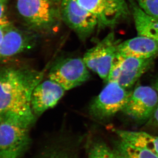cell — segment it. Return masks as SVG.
Listing matches in <instances>:
<instances>
[{
  "label": "cell",
  "instance_id": "6da1fadb",
  "mask_svg": "<svg viewBox=\"0 0 158 158\" xmlns=\"http://www.w3.org/2000/svg\"><path fill=\"white\" fill-rule=\"evenodd\" d=\"M44 74V71L23 68L0 70V123L30 128L36 118L31 106L32 94Z\"/></svg>",
  "mask_w": 158,
  "mask_h": 158
},
{
  "label": "cell",
  "instance_id": "7a4b0ae2",
  "mask_svg": "<svg viewBox=\"0 0 158 158\" xmlns=\"http://www.w3.org/2000/svg\"><path fill=\"white\" fill-rule=\"evenodd\" d=\"M131 91L123 88L114 81L107 82L100 94L91 102L89 108L91 116L104 120L122 111Z\"/></svg>",
  "mask_w": 158,
  "mask_h": 158
},
{
  "label": "cell",
  "instance_id": "3957f363",
  "mask_svg": "<svg viewBox=\"0 0 158 158\" xmlns=\"http://www.w3.org/2000/svg\"><path fill=\"white\" fill-rule=\"evenodd\" d=\"M119 41L115 34H108L94 47L88 50L83 57L87 67L106 81L118 53Z\"/></svg>",
  "mask_w": 158,
  "mask_h": 158
},
{
  "label": "cell",
  "instance_id": "277c9868",
  "mask_svg": "<svg viewBox=\"0 0 158 158\" xmlns=\"http://www.w3.org/2000/svg\"><path fill=\"white\" fill-rule=\"evenodd\" d=\"M79 4L93 14L99 27H113L126 19L130 14L125 0H77Z\"/></svg>",
  "mask_w": 158,
  "mask_h": 158
},
{
  "label": "cell",
  "instance_id": "5b68a950",
  "mask_svg": "<svg viewBox=\"0 0 158 158\" xmlns=\"http://www.w3.org/2000/svg\"><path fill=\"white\" fill-rule=\"evenodd\" d=\"M16 8L27 23L39 29L51 28L61 17L51 0H17Z\"/></svg>",
  "mask_w": 158,
  "mask_h": 158
},
{
  "label": "cell",
  "instance_id": "8992f818",
  "mask_svg": "<svg viewBox=\"0 0 158 158\" xmlns=\"http://www.w3.org/2000/svg\"><path fill=\"white\" fill-rule=\"evenodd\" d=\"M154 59L124 56L117 53L106 82L114 81L126 89L131 88L151 68Z\"/></svg>",
  "mask_w": 158,
  "mask_h": 158
},
{
  "label": "cell",
  "instance_id": "52a82bcc",
  "mask_svg": "<svg viewBox=\"0 0 158 158\" xmlns=\"http://www.w3.org/2000/svg\"><path fill=\"white\" fill-rule=\"evenodd\" d=\"M48 77L66 91L88 81L90 73L83 58L70 57L60 60L54 64L49 71Z\"/></svg>",
  "mask_w": 158,
  "mask_h": 158
},
{
  "label": "cell",
  "instance_id": "ba28073f",
  "mask_svg": "<svg viewBox=\"0 0 158 158\" xmlns=\"http://www.w3.org/2000/svg\"><path fill=\"white\" fill-rule=\"evenodd\" d=\"M30 144L29 128L10 122L0 123V158H21Z\"/></svg>",
  "mask_w": 158,
  "mask_h": 158
},
{
  "label": "cell",
  "instance_id": "9c48e42d",
  "mask_svg": "<svg viewBox=\"0 0 158 158\" xmlns=\"http://www.w3.org/2000/svg\"><path fill=\"white\" fill-rule=\"evenodd\" d=\"M60 4L61 18L81 39L85 40L99 27L96 18L82 7L77 0H61Z\"/></svg>",
  "mask_w": 158,
  "mask_h": 158
},
{
  "label": "cell",
  "instance_id": "30bf717a",
  "mask_svg": "<svg viewBox=\"0 0 158 158\" xmlns=\"http://www.w3.org/2000/svg\"><path fill=\"white\" fill-rule=\"evenodd\" d=\"M158 102V92L154 87L139 85L131 92L122 112L137 121H147L153 116Z\"/></svg>",
  "mask_w": 158,
  "mask_h": 158
},
{
  "label": "cell",
  "instance_id": "8fae6325",
  "mask_svg": "<svg viewBox=\"0 0 158 158\" xmlns=\"http://www.w3.org/2000/svg\"><path fill=\"white\" fill-rule=\"evenodd\" d=\"M65 90L58 83L49 79L41 81L33 91L31 106L35 116H39L55 107L64 96Z\"/></svg>",
  "mask_w": 158,
  "mask_h": 158
},
{
  "label": "cell",
  "instance_id": "7c38bea8",
  "mask_svg": "<svg viewBox=\"0 0 158 158\" xmlns=\"http://www.w3.org/2000/svg\"><path fill=\"white\" fill-rule=\"evenodd\" d=\"M118 53L124 56L154 58L158 54V42L149 37L138 35L120 43Z\"/></svg>",
  "mask_w": 158,
  "mask_h": 158
},
{
  "label": "cell",
  "instance_id": "4fadbf2b",
  "mask_svg": "<svg viewBox=\"0 0 158 158\" xmlns=\"http://www.w3.org/2000/svg\"><path fill=\"white\" fill-rule=\"evenodd\" d=\"M33 42L30 35L9 25L0 44V58L10 57L23 52L32 47Z\"/></svg>",
  "mask_w": 158,
  "mask_h": 158
},
{
  "label": "cell",
  "instance_id": "5bb4252c",
  "mask_svg": "<svg viewBox=\"0 0 158 158\" xmlns=\"http://www.w3.org/2000/svg\"><path fill=\"white\" fill-rule=\"evenodd\" d=\"M130 9L138 35L149 37L158 42V20L145 13L135 1L130 0Z\"/></svg>",
  "mask_w": 158,
  "mask_h": 158
},
{
  "label": "cell",
  "instance_id": "9a60e30c",
  "mask_svg": "<svg viewBox=\"0 0 158 158\" xmlns=\"http://www.w3.org/2000/svg\"><path fill=\"white\" fill-rule=\"evenodd\" d=\"M121 140L134 146L150 151L158 156V136L144 131H134L115 129Z\"/></svg>",
  "mask_w": 158,
  "mask_h": 158
},
{
  "label": "cell",
  "instance_id": "2e32d148",
  "mask_svg": "<svg viewBox=\"0 0 158 158\" xmlns=\"http://www.w3.org/2000/svg\"><path fill=\"white\" fill-rule=\"evenodd\" d=\"M116 158H158L147 149L139 148L121 140L116 142L113 149Z\"/></svg>",
  "mask_w": 158,
  "mask_h": 158
},
{
  "label": "cell",
  "instance_id": "e0dca14e",
  "mask_svg": "<svg viewBox=\"0 0 158 158\" xmlns=\"http://www.w3.org/2000/svg\"><path fill=\"white\" fill-rule=\"evenodd\" d=\"M37 158H78L75 152L67 146H55L46 149Z\"/></svg>",
  "mask_w": 158,
  "mask_h": 158
},
{
  "label": "cell",
  "instance_id": "ac0fdd59",
  "mask_svg": "<svg viewBox=\"0 0 158 158\" xmlns=\"http://www.w3.org/2000/svg\"><path fill=\"white\" fill-rule=\"evenodd\" d=\"M88 158H116L113 150L105 143L94 142L88 151Z\"/></svg>",
  "mask_w": 158,
  "mask_h": 158
},
{
  "label": "cell",
  "instance_id": "d6986e66",
  "mask_svg": "<svg viewBox=\"0 0 158 158\" xmlns=\"http://www.w3.org/2000/svg\"><path fill=\"white\" fill-rule=\"evenodd\" d=\"M135 2L145 13L158 21V0H135Z\"/></svg>",
  "mask_w": 158,
  "mask_h": 158
},
{
  "label": "cell",
  "instance_id": "ffe728a7",
  "mask_svg": "<svg viewBox=\"0 0 158 158\" xmlns=\"http://www.w3.org/2000/svg\"><path fill=\"white\" fill-rule=\"evenodd\" d=\"M7 3L8 0H0V24L5 25L10 24L9 21L5 16Z\"/></svg>",
  "mask_w": 158,
  "mask_h": 158
},
{
  "label": "cell",
  "instance_id": "44dd1931",
  "mask_svg": "<svg viewBox=\"0 0 158 158\" xmlns=\"http://www.w3.org/2000/svg\"><path fill=\"white\" fill-rule=\"evenodd\" d=\"M154 87L156 89L158 94V79L154 83ZM152 118L154 120V122L155 123L156 125L158 127V102L157 108H156V110L155 113H154Z\"/></svg>",
  "mask_w": 158,
  "mask_h": 158
},
{
  "label": "cell",
  "instance_id": "7402d4cb",
  "mask_svg": "<svg viewBox=\"0 0 158 158\" xmlns=\"http://www.w3.org/2000/svg\"><path fill=\"white\" fill-rule=\"evenodd\" d=\"M8 25H5L0 24V44L1 43L2 40H3V36H4V35L5 29Z\"/></svg>",
  "mask_w": 158,
  "mask_h": 158
},
{
  "label": "cell",
  "instance_id": "603a6c76",
  "mask_svg": "<svg viewBox=\"0 0 158 158\" xmlns=\"http://www.w3.org/2000/svg\"><path fill=\"white\" fill-rule=\"evenodd\" d=\"M51 1L54 2H56V3H61V0H51Z\"/></svg>",
  "mask_w": 158,
  "mask_h": 158
}]
</instances>
